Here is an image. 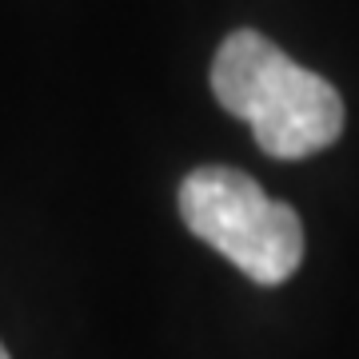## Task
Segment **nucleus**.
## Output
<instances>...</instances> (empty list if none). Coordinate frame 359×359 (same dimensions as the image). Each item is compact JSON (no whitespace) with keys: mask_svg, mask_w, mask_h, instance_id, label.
<instances>
[{"mask_svg":"<svg viewBox=\"0 0 359 359\" xmlns=\"http://www.w3.org/2000/svg\"><path fill=\"white\" fill-rule=\"evenodd\" d=\"M212 92L276 160L316 156L344 132L339 92L252 28H240L219 44L212 60Z\"/></svg>","mask_w":359,"mask_h":359,"instance_id":"obj_1","label":"nucleus"},{"mask_svg":"<svg viewBox=\"0 0 359 359\" xmlns=\"http://www.w3.org/2000/svg\"><path fill=\"white\" fill-rule=\"evenodd\" d=\"M180 216L192 236L264 287L292 280L304 259V224L295 208L271 200L236 168H196L180 184Z\"/></svg>","mask_w":359,"mask_h":359,"instance_id":"obj_2","label":"nucleus"},{"mask_svg":"<svg viewBox=\"0 0 359 359\" xmlns=\"http://www.w3.org/2000/svg\"><path fill=\"white\" fill-rule=\"evenodd\" d=\"M0 359H8V351H4V344H0Z\"/></svg>","mask_w":359,"mask_h":359,"instance_id":"obj_3","label":"nucleus"}]
</instances>
